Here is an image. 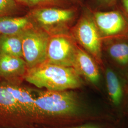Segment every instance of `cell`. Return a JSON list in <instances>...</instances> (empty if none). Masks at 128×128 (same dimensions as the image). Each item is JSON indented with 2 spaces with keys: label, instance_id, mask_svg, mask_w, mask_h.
<instances>
[{
  "label": "cell",
  "instance_id": "obj_1",
  "mask_svg": "<svg viewBox=\"0 0 128 128\" xmlns=\"http://www.w3.org/2000/svg\"><path fill=\"white\" fill-rule=\"evenodd\" d=\"M34 93L38 124L71 117L81 110L79 98L72 90H34Z\"/></svg>",
  "mask_w": 128,
  "mask_h": 128
},
{
  "label": "cell",
  "instance_id": "obj_2",
  "mask_svg": "<svg viewBox=\"0 0 128 128\" xmlns=\"http://www.w3.org/2000/svg\"><path fill=\"white\" fill-rule=\"evenodd\" d=\"M24 80L39 89L53 91L72 90L83 84L81 76L74 68L46 62L28 69Z\"/></svg>",
  "mask_w": 128,
  "mask_h": 128
},
{
  "label": "cell",
  "instance_id": "obj_3",
  "mask_svg": "<svg viewBox=\"0 0 128 128\" xmlns=\"http://www.w3.org/2000/svg\"><path fill=\"white\" fill-rule=\"evenodd\" d=\"M80 7H46L31 9L28 17L32 24L50 36L69 34L78 18Z\"/></svg>",
  "mask_w": 128,
  "mask_h": 128
},
{
  "label": "cell",
  "instance_id": "obj_4",
  "mask_svg": "<svg viewBox=\"0 0 128 128\" xmlns=\"http://www.w3.org/2000/svg\"><path fill=\"white\" fill-rule=\"evenodd\" d=\"M15 84L0 80V128H33L35 124L15 97Z\"/></svg>",
  "mask_w": 128,
  "mask_h": 128
},
{
  "label": "cell",
  "instance_id": "obj_5",
  "mask_svg": "<svg viewBox=\"0 0 128 128\" xmlns=\"http://www.w3.org/2000/svg\"><path fill=\"white\" fill-rule=\"evenodd\" d=\"M70 34L79 45L96 62L102 63V38L89 8L85 9Z\"/></svg>",
  "mask_w": 128,
  "mask_h": 128
},
{
  "label": "cell",
  "instance_id": "obj_6",
  "mask_svg": "<svg viewBox=\"0 0 128 128\" xmlns=\"http://www.w3.org/2000/svg\"><path fill=\"white\" fill-rule=\"evenodd\" d=\"M23 58L28 69L46 62L51 36L33 25L21 32Z\"/></svg>",
  "mask_w": 128,
  "mask_h": 128
},
{
  "label": "cell",
  "instance_id": "obj_7",
  "mask_svg": "<svg viewBox=\"0 0 128 128\" xmlns=\"http://www.w3.org/2000/svg\"><path fill=\"white\" fill-rule=\"evenodd\" d=\"M78 46L71 34L51 36L46 62L74 68Z\"/></svg>",
  "mask_w": 128,
  "mask_h": 128
},
{
  "label": "cell",
  "instance_id": "obj_8",
  "mask_svg": "<svg viewBox=\"0 0 128 128\" xmlns=\"http://www.w3.org/2000/svg\"><path fill=\"white\" fill-rule=\"evenodd\" d=\"M101 36L108 40L128 38V20L120 10L101 12L90 8Z\"/></svg>",
  "mask_w": 128,
  "mask_h": 128
},
{
  "label": "cell",
  "instance_id": "obj_9",
  "mask_svg": "<svg viewBox=\"0 0 128 128\" xmlns=\"http://www.w3.org/2000/svg\"><path fill=\"white\" fill-rule=\"evenodd\" d=\"M27 70V64L23 58L0 54V78L2 80L21 84Z\"/></svg>",
  "mask_w": 128,
  "mask_h": 128
},
{
  "label": "cell",
  "instance_id": "obj_10",
  "mask_svg": "<svg viewBox=\"0 0 128 128\" xmlns=\"http://www.w3.org/2000/svg\"><path fill=\"white\" fill-rule=\"evenodd\" d=\"M96 61L86 50L78 46L74 69L81 76L93 84L98 83L100 74Z\"/></svg>",
  "mask_w": 128,
  "mask_h": 128
},
{
  "label": "cell",
  "instance_id": "obj_11",
  "mask_svg": "<svg viewBox=\"0 0 128 128\" xmlns=\"http://www.w3.org/2000/svg\"><path fill=\"white\" fill-rule=\"evenodd\" d=\"M107 53L120 68L128 69V38L108 40Z\"/></svg>",
  "mask_w": 128,
  "mask_h": 128
},
{
  "label": "cell",
  "instance_id": "obj_12",
  "mask_svg": "<svg viewBox=\"0 0 128 128\" xmlns=\"http://www.w3.org/2000/svg\"><path fill=\"white\" fill-rule=\"evenodd\" d=\"M106 80L108 94L114 105L119 107L124 102L126 94L124 86L118 75L112 69L108 68L106 71Z\"/></svg>",
  "mask_w": 128,
  "mask_h": 128
},
{
  "label": "cell",
  "instance_id": "obj_13",
  "mask_svg": "<svg viewBox=\"0 0 128 128\" xmlns=\"http://www.w3.org/2000/svg\"><path fill=\"white\" fill-rule=\"evenodd\" d=\"M33 25L30 18L6 16L0 18V35L18 34Z\"/></svg>",
  "mask_w": 128,
  "mask_h": 128
},
{
  "label": "cell",
  "instance_id": "obj_14",
  "mask_svg": "<svg viewBox=\"0 0 128 128\" xmlns=\"http://www.w3.org/2000/svg\"><path fill=\"white\" fill-rule=\"evenodd\" d=\"M0 54L23 58L21 33L14 35H0Z\"/></svg>",
  "mask_w": 128,
  "mask_h": 128
},
{
  "label": "cell",
  "instance_id": "obj_15",
  "mask_svg": "<svg viewBox=\"0 0 128 128\" xmlns=\"http://www.w3.org/2000/svg\"><path fill=\"white\" fill-rule=\"evenodd\" d=\"M18 4L32 9L58 7L67 8L75 5L70 0H15ZM77 6V5H76Z\"/></svg>",
  "mask_w": 128,
  "mask_h": 128
},
{
  "label": "cell",
  "instance_id": "obj_16",
  "mask_svg": "<svg viewBox=\"0 0 128 128\" xmlns=\"http://www.w3.org/2000/svg\"><path fill=\"white\" fill-rule=\"evenodd\" d=\"M20 6L15 0H0V18L18 12Z\"/></svg>",
  "mask_w": 128,
  "mask_h": 128
},
{
  "label": "cell",
  "instance_id": "obj_17",
  "mask_svg": "<svg viewBox=\"0 0 128 128\" xmlns=\"http://www.w3.org/2000/svg\"><path fill=\"white\" fill-rule=\"evenodd\" d=\"M118 0H96V3L99 7L110 8L116 5Z\"/></svg>",
  "mask_w": 128,
  "mask_h": 128
},
{
  "label": "cell",
  "instance_id": "obj_18",
  "mask_svg": "<svg viewBox=\"0 0 128 128\" xmlns=\"http://www.w3.org/2000/svg\"><path fill=\"white\" fill-rule=\"evenodd\" d=\"M120 4V10L128 20V0H119Z\"/></svg>",
  "mask_w": 128,
  "mask_h": 128
},
{
  "label": "cell",
  "instance_id": "obj_19",
  "mask_svg": "<svg viewBox=\"0 0 128 128\" xmlns=\"http://www.w3.org/2000/svg\"><path fill=\"white\" fill-rule=\"evenodd\" d=\"M74 4L79 7H82L84 4V0H70Z\"/></svg>",
  "mask_w": 128,
  "mask_h": 128
},
{
  "label": "cell",
  "instance_id": "obj_20",
  "mask_svg": "<svg viewBox=\"0 0 128 128\" xmlns=\"http://www.w3.org/2000/svg\"><path fill=\"white\" fill-rule=\"evenodd\" d=\"M99 128L97 127L93 126V125H82V126H78V127H72V128Z\"/></svg>",
  "mask_w": 128,
  "mask_h": 128
},
{
  "label": "cell",
  "instance_id": "obj_21",
  "mask_svg": "<svg viewBox=\"0 0 128 128\" xmlns=\"http://www.w3.org/2000/svg\"><path fill=\"white\" fill-rule=\"evenodd\" d=\"M126 81L127 84L128 85V69L127 71L126 74Z\"/></svg>",
  "mask_w": 128,
  "mask_h": 128
},
{
  "label": "cell",
  "instance_id": "obj_22",
  "mask_svg": "<svg viewBox=\"0 0 128 128\" xmlns=\"http://www.w3.org/2000/svg\"><path fill=\"white\" fill-rule=\"evenodd\" d=\"M126 96H127L128 98V85L127 84L126 87Z\"/></svg>",
  "mask_w": 128,
  "mask_h": 128
}]
</instances>
